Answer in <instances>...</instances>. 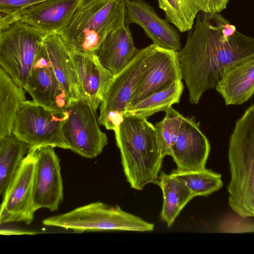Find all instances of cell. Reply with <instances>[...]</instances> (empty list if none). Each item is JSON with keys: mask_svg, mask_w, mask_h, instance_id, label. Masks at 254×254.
<instances>
[{"mask_svg": "<svg viewBox=\"0 0 254 254\" xmlns=\"http://www.w3.org/2000/svg\"><path fill=\"white\" fill-rule=\"evenodd\" d=\"M125 23L138 25L153 44L159 47L176 52L182 48L178 32L143 0H126Z\"/></svg>", "mask_w": 254, "mask_h": 254, "instance_id": "cell-16", "label": "cell"}, {"mask_svg": "<svg viewBox=\"0 0 254 254\" xmlns=\"http://www.w3.org/2000/svg\"><path fill=\"white\" fill-rule=\"evenodd\" d=\"M182 80L177 52L156 45L128 107Z\"/></svg>", "mask_w": 254, "mask_h": 254, "instance_id": "cell-14", "label": "cell"}, {"mask_svg": "<svg viewBox=\"0 0 254 254\" xmlns=\"http://www.w3.org/2000/svg\"><path fill=\"white\" fill-rule=\"evenodd\" d=\"M126 0H86L59 33L72 51L97 54L107 36L126 25Z\"/></svg>", "mask_w": 254, "mask_h": 254, "instance_id": "cell-4", "label": "cell"}, {"mask_svg": "<svg viewBox=\"0 0 254 254\" xmlns=\"http://www.w3.org/2000/svg\"><path fill=\"white\" fill-rule=\"evenodd\" d=\"M157 185L163 193L161 218L170 227L184 207L195 196L183 181L163 171L160 174Z\"/></svg>", "mask_w": 254, "mask_h": 254, "instance_id": "cell-23", "label": "cell"}, {"mask_svg": "<svg viewBox=\"0 0 254 254\" xmlns=\"http://www.w3.org/2000/svg\"><path fill=\"white\" fill-rule=\"evenodd\" d=\"M170 174L183 181L195 197L207 196L220 190L223 186L221 175L206 168L191 171L176 169Z\"/></svg>", "mask_w": 254, "mask_h": 254, "instance_id": "cell-26", "label": "cell"}, {"mask_svg": "<svg viewBox=\"0 0 254 254\" xmlns=\"http://www.w3.org/2000/svg\"><path fill=\"white\" fill-rule=\"evenodd\" d=\"M37 149L29 150L22 160L0 205V223L23 222L34 219L33 186Z\"/></svg>", "mask_w": 254, "mask_h": 254, "instance_id": "cell-10", "label": "cell"}, {"mask_svg": "<svg viewBox=\"0 0 254 254\" xmlns=\"http://www.w3.org/2000/svg\"><path fill=\"white\" fill-rule=\"evenodd\" d=\"M155 45L139 49L132 61L114 75L100 106L99 124L114 130L122 122L128 106L152 55Z\"/></svg>", "mask_w": 254, "mask_h": 254, "instance_id": "cell-8", "label": "cell"}, {"mask_svg": "<svg viewBox=\"0 0 254 254\" xmlns=\"http://www.w3.org/2000/svg\"><path fill=\"white\" fill-rule=\"evenodd\" d=\"M230 0H157L165 14V20L180 31H190L201 12L219 13L226 8Z\"/></svg>", "mask_w": 254, "mask_h": 254, "instance_id": "cell-19", "label": "cell"}, {"mask_svg": "<svg viewBox=\"0 0 254 254\" xmlns=\"http://www.w3.org/2000/svg\"><path fill=\"white\" fill-rule=\"evenodd\" d=\"M229 204L240 217H254V104L236 122L230 136Z\"/></svg>", "mask_w": 254, "mask_h": 254, "instance_id": "cell-3", "label": "cell"}, {"mask_svg": "<svg viewBox=\"0 0 254 254\" xmlns=\"http://www.w3.org/2000/svg\"><path fill=\"white\" fill-rule=\"evenodd\" d=\"M63 130L69 149L82 157L93 159L108 144V137L99 127L96 110L83 97L71 100Z\"/></svg>", "mask_w": 254, "mask_h": 254, "instance_id": "cell-9", "label": "cell"}, {"mask_svg": "<svg viewBox=\"0 0 254 254\" xmlns=\"http://www.w3.org/2000/svg\"><path fill=\"white\" fill-rule=\"evenodd\" d=\"M86 0H46L5 17H0V30L21 22L47 35L60 33L70 23Z\"/></svg>", "mask_w": 254, "mask_h": 254, "instance_id": "cell-11", "label": "cell"}, {"mask_svg": "<svg viewBox=\"0 0 254 254\" xmlns=\"http://www.w3.org/2000/svg\"><path fill=\"white\" fill-rule=\"evenodd\" d=\"M71 56L81 97L96 111L114 75L100 63L97 54L71 50Z\"/></svg>", "mask_w": 254, "mask_h": 254, "instance_id": "cell-17", "label": "cell"}, {"mask_svg": "<svg viewBox=\"0 0 254 254\" xmlns=\"http://www.w3.org/2000/svg\"><path fill=\"white\" fill-rule=\"evenodd\" d=\"M23 88L33 101L50 109L66 110L71 102L55 75L43 43Z\"/></svg>", "mask_w": 254, "mask_h": 254, "instance_id": "cell-13", "label": "cell"}, {"mask_svg": "<svg viewBox=\"0 0 254 254\" xmlns=\"http://www.w3.org/2000/svg\"><path fill=\"white\" fill-rule=\"evenodd\" d=\"M226 105H241L254 94V54L230 64L215 87Z\"/></svg>", "mask_w": 254, "mask_h": 254, "instance_id": "cell-18", "label": "cell"}, {"mask_svg": "<svg viewBox=\"0 0 254 254\" xmlns=\"http://www.w3.org/2000/svg\"><path fill=\"white\" fill-rule=\"evenodd\" d=\"M161 121L154 126L156 138L163 156L171 155L172 147L179 135L184 116L172 107L165 111Z\"/></svg>", "mask_w": 254, "mask_h": 254, "instance_id": "cell-27", "label": "cell"}, {"mask_svg": "<svg viewBox=\"0 0 254 254\" xmlns=\"http://www.w3.org/2000/svg\"><path fill=\"white\" fill-rule=\"evenodd\" d=\"M28 148L13 134L0 140V194L3 196Z\"/></svg>", "mask_w": 254, "mask_h": 254, "instance_id": "cell-25", "label": "cell"}, {"mask_svg": "<svg viewBox=\"0 0 254 254\" xmlns=\"http://www.w3.org/2000/svg\"><path fill=\"white\" fill-rule=\"evenodd\" d=\"M43 44L55 75L69 98L71 101L80 98L71 50L59 33L47 35Z\"/></svg>", "mask_w": 254, "mask_h": 254, "instance_id": "cell-21", "label": "cell"}, {"mask_svg": "<svg viewBox=\"0 0 254 254\" xmlns=\"http://www.w3.org/2000/svg\"><path fill=\"white\" fill-rule=\"evenodd\" d=\"M184 88L182 81H177L166 89L154 93L127 107L125 116H132L147 119L157 112H165L173 105L180 102Z\"/></svg>", "mask_w": 254, "mask_h": 254, "instance_id": "cell-24", "label": "cell"}, {"mask_svg": "<svg viewBox=\"0 0 254 254\" xmlns=\"http://www.w3.org/2000/svg\"><path fill=\"white\" fill-rule=\"evenodd\" d=\"M48 35L33 26L16 22L0 30V64L19 86L24 87L41 45Z\"/></svg>", "mask_w": 254, "mask_h": 254, "instance_id": "cell-7", "label": "cell"}, {"mask_svg": "<svg viewBox=\"0 0 254 254\" xmlns=\"http://www.w3.org/2000/svg\"><path fill=\"white\" fill-rule=\"evenodd\" d=\"M138 50L129 26L126 24L107 36L97 56L102 65L115 75L129 64Z\"/></svg>", "mask_w": 254, "mask_h": 254, "instance_id": "cell-20", "label": "cell"}, {"mask_svg": "<svg viewBox=\"0 0 254 254\" xmlns=\"http://www.w3.org/2000/svg\"><path fill=\"white\" fill-rule=\"evenodd\" d=\"M46 0H0V17L12 15Z\"/></svg>", "mask_w": 254, "mask_h": 254, "instance_id": "cell-28", "label": "cell"}, {"mask_svg": "<svg viewBox=\"0 0 254 254\" xmlns=\"http://www.w3.org/2000/svg\"><path fill=\"white\" fill-rule=\"evenodd\" d=\"M67 110H52L33 101L22 102L13 134L27 145L28 151L51 146L69 149L63 130Z\"/></svg>", "mask_w": 254, "mask_h": 254, "instance_id": "cell-6", "label": "cell"}, {"mask_svg": "<svg viewBox=\"0 0 254 254\" xmlns=\"http://www.w3.org/2000/svg\"><path fill=\"white\" fill-rule=\"evenodd\" d=\"M114 131L124 172L130 187L142 190L149 184L157 185L164 157L154 126L146 118L125 116Z\"/></svg>", "mask_w": 254, "mask_h": 254, "instance_id": "cell-2", "label": "cell"}, {"mask_svg": "<svg viewBox=\"0 0 254 254\" xmlns=\"http://www.w3.org/2000/svg\"><path fill=\"white\" fill-rule=\"evenodd\" d=\"M63 196L60 159L54 147H41L37 149L33 180V209L35 212L42 208L56 211Z\"/></svg>", "mask_w": 254, "mask_h": 254, "instance_id": "cell-12", "label": "cell"}, {"mask_svg": "<svg viewBox=\"0 0 254 254\" xmlns=\"http://www.w3.org/2000/svg\"><path fill=\"white\" fill-rule=\"evenodd\" d=\"M194 24L177 55L189 101L197 104L215 88L226 67L254 54V37L238 31L219 13L201 12Z\"/></svg>", "mask_w": 254, "mask_h": 254, "instance_id": "cell-1", "label": "cell"}, {"mask_svg": "<svg viewBox=\"0 0 254 254\" xmlns=\"http://www.w3.org/2000/svg\"><path fill=\"white\" fill-rule=\"evenodd\" d=\"M210 145L194 117H184L179 135L171 153L177 169L191 171L205 168Z\"/></svg>", "mask_w": 254, "mask_h": 254, "instance_id": "cell-15", "label": "cell"}, {"mask_svg": "<svg viewBox=\"0 0 254 254\" xmlns=\"http://www.w3.org/2000/svg\"><path fill=\"white\" fill-rule=\"evenodd\" d=\"M1 235H34L37 233L34 231L24 230L19 229H0Z\"/></svg>", "mask_w": 254, "mask_h": 254, "instance_id": "cell-29", "label": "cell"}, {"mask_svg": "<svg viewBox=\"0 0 254 254\" xmlns=\"http://www.w3.org/2000/svg\"><path fill=\"white\" fill-rule=\"evenodd\" d=\"M42 223L46 226L70 229L76 232L87 231L149 232L154 228V224L124 211L118 205H110L99 201L48 217Z\"/></svg>", "mask_w": 254, "mask_h": 254, "instance_id": "cell-5", "label": "cell"}, {"mask_svg": "<svg viewBox=\"0 0 254 254\" xmlns=\"http://www.w3.org/2000/svg\"><path fill=\"white\" fill-rule=\"evenodd\" d=\"M26 90L0 68V140L11 135Z\"/></svg>", "mask_w": 254, "mask_h": 254, "instance_id": "cell-22", "label": "cell"}]
</instances>
